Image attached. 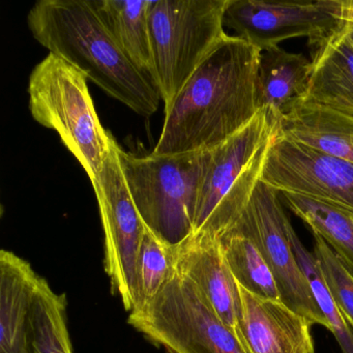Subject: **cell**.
<instances>
[{
  "label": "cell",
  "mask_w": 353,
  "mask_h": 353,
  "mask_svg": "<svg viewBox=\"0 0 353 353\" xmlns=\"http://www.w3.org/2000/svg\"><path fill=\"white\" fill-rule=\"evenodd\" d=\"M288 208L319 235L353 274L352 212L295 194L282 193Z\"/></svg>",
  "instance_id": "obj_20"
},
{
  "label": "cell",
  "mask_w": 353,
  "mask_h": 353,
  "mask_svg": "<svg viewBox=\"0 0 353 353\" xmlns=\"http://www.w3.org/2000/svg\"><path fill=\"white\" fill-rule=\"evenodd\" d=\"M287 234L299 266L309 281L314 297L327 320L330 325L328 330L334 334L342 353H353L352 327L334 303L320 272L315 256L301 243L290 222L287 225Z\"/></svg>",
  "instance_id": "obj_22"
},
{
  "label": "cell",
  "mask_w": 353,
  "mask_h": 353,
  "mask_svg": "<svg viewBox=\"0 0 353 353\" xmlns=\"http://www.w3.org/2000/svg\"><path fill=\"white\" fill-rule=\"evenodd\" d=\"M128 321L167 353H248L193 283L179 272L154 299L131 312Z\"/></svg>",
  "instance_id": "obj_7"
},
{
  "label": "cell",
  "mask_w": 353,
  "mask_h": 353,
  "mask_svg": "<svg viewBox=\"0 0 353 353\" xmlns=\"http://www.w3.org/2000/svg\"><path fill=\"white\" fill-rule=\"evenodd\" d=\"M28 24L51 54L73 65L105 92L143 117L160 106L152 78L125 55L103 21L94 0H40Z\"/></svg>",
  "instance_id": "obj_2"
},
{
  "label": "cell",
  "mask_w": 353,
  "mask_h": 353,
  "mask_svg": "<svg viewBox=\"0 0 353 353\" xmlns=\"http://www.w3.org/2000/svg\"><path fill=\"white\" fill-rule=\"evenodd\" d=\"M260 181L279 194L303 196L353 214V163L297 143L276 129Z\"/></svg>",
  "instance_id": "obj_11"
},
{
  "label": "cell",
  "mask_w": 353,
  "mask_h": 353,
  "mask_svg": "<svg viewBox=\"0 0 353 353\" xmlns=\"http://www.w3.org/2000/svg\"><path fill=\"white\" fill-rule=\"evenodd\" d=\"M40 276L13 252H0V353H30L28 334Z\"/></svg>",
  "instance_id": "obj_14"
},
{
  "label": "cell",
  "mask_w": 353,
  "mask_h": 353,
  "mask_svg": "<svg viewBox=\"0 0 353 353\" xmlns=\"http://www.w3.org/2000/svg\"><path fill=\"white\" fill-rule=\"evenodd\" d=\"M261 50L226 36L202 61L170 106L154 156L208 152L245 129L260 111Z\"/></svg>",
  "instance_id": "obj_1"
},
{
  "label": "cell",
  "mask_w": 353,
  "mask_h": 353,
  "mask_svg": "<svg viewBox=\"0 0 353 353\" xmlns=\"http://www.w3.org/2000/svg\"><path fill=\"white\" fill-rule=\"evenodd\" d=\"M239 339L248 353H315L312 323L282 301L264 299L239 285Z\"/></svg>",
  "instance_id": "obj_12"
},
{
  "label": "cell",
  "mask_w": 353,
  "mask_h": 353,
  "mask_svg": "<svg viewBox=\"0 0 353 353\" xmlns=\"http://www.w3.org/2000/svg\"><path fill=\"white\" fill-rule=\"evenodd\" d=\"M229 0H150L152 81L165 108L226 36Z\"/></svg>",
  "instance_id": "obj_6"
},
{
  "label": "cell",
  "mask_w": 353,
  "mask_h": 353,
  "mask_svg": "<svg viewBox=\"0 0 353 353\" xmlns=\"http://www.w3.org/2000/svg\"><path fill=\"white\" fill-rule=\"evenodd\" d=\"M288 222L278 192L259 181L234 226L251 235L257 243L274 274L281 301L307 318L312 325L319 324L330 330L327 320L320 310L291 247L287 234Z\"/></svg>",
  "instance_id": "obj_9"
},
{
  "label": "cell",
  "mask_w": 353,
  "mask_h": 353,
  "mask_svg": "<svg viewBox=\"0 0 353 353\" xmlns=\"http://www.w3.org/2000/svg\"><path fill=\"white\" fill-rule=\"evenodd\" d=\"M312 73V59L279 46L261 51L258 71L260 109L278 121L305 98Z\"/></svg>",
  "instance_id": "obj_17"
},
{
  "label": "cell",
  "mask_w": 353,
  "mask_h": 353,
  "mask_svg": "<svg viewBox=\"0 0 353 353\" xmlns=\"http://www.w3.org/2000/svg\"><path fill=\"white\" fill-rule=\"evenodd\" d=\"M265 109L241 132L210 150L198 191L193 234L220 239L241 219L261 179L276 134Z\"/></svg>",
  "instance_id": "obj_3"
},
{
  "label": "cell",
  "mask_w": 353,
  "mask_h": 353,
  "mask_svg": "<svg viewBox=\"0 0 353 353\" xmlns=\"http://www.w3.org/2000/svg\"><path fill=\"white\" fill-rule=\"evenodd\" d=\"M352 216H353V214H352Z\"/></svg>",
  "instance_id": "obj_27"
},
{
  "label": "cell",
  "mask_w": 353,
  "mask_h": 353,
  "mask_svg": "<svg viewBox=\"0 0 353 353\" xmlns=\"http://www.w3.org/2000/svg\"><path fill=\"white\" fill-rule=\"evenodd\" d=\"M219 241L237 284L258 296L281 301L274 274L251 235L234 226Z\"/></svg>",
  "instance_id": "obj_21"
},
{
  "label": "cell",
  "mask_w": 353,
  "mask_h": 353,
  "mask_svg": "<svg viewBox=\"0 0 353 353\" xmlns=\"http://www.w3.org/2000/svg\"><path fill=\"white\" fill-rule=\"evenodd\" d=\"M68 301L40 276L28 334L30 353H75L68 328Z\"/></svg>",
  "instance_id": "obj_19"
},
{
  "label": "cell",
  "mask_w": 353,
  "mask_h": 353,
  "mask_svg": "<svg viewBox=\"0 0 353 353\" xmlns=\"http://www.w3.org/2000/svg\"><path fill=\"white\" fill-rule=\"evenodd\" d=\"M94 3L121 50L138 69L152 78L154 57L148 18L150 0H94Z\"/></svg>",
  "instance_id": "obj_18"
},
{
  "label": "cell",
  "mask_w": 353,
  "mask_h": 353,
  "mask_svg": "<svg viewBox=\"0 0 353 353\" xmlns=\"http://www.w3.org/2000/svg\"><path fill=\"white\" fill-rule=\"evenodd\" d=\"M343 0H229L224 24L259 50L305 37L312 47L343 24Z\"/></svg>",
  "instance_id": "obj_10"
},
{
  "label": "cell",
  "mask_w": 353,
  "mask_h": 353,
  "mask_svg": "<svg viewBox=\"0 0 353 353\" xmlns=\"http://www.w3.org/2000/svg\"><path fill=\"white\" fill-rule=\"evenodd\" d=\"M313 47L311 77L301 102L353 117V46L343 24Z\"/></svg>",
  "instance_id": "obj_15"
},
{
  "label": "cell",
  "mask_w": 353,
  "mask_h": 353,
  "mask_svg": "<svg viewBox=\"0 0 353 353\" xmlns=\"http://www.w3.org/2000/svg\"><path fill=\"white\" fill-rule=\"evenodd\" d=\"M117 154L146 228L166 245L179 247L193 234L198 191L210 150L136 157L117 146Z\"/></svg>",
  "instance_id": "obj_5"
},
{
  "label": "cell",
  "mask_w": 353,
  "mask_h": 353,
  "mask_svg": "<svg viewBox=\"0 0 353 353\" xmlns=\"http://www.w3.org/2000/svg\"><path fill=\"white\" fill-rule=\"evenodd\" d=\"M276 123L285 138L353 163V117L299 102Z\"/></svg>",
  "instance_id": "obj_16"
},
{
  "label": "cell",
  "mask_w": 353,
  "mask_h": 353,
  "mask_svg": "<svg viewBox=\"0 0 353 353\" xmlns=\"http://www.w3.org/2000/svg\"><path fill=\"white\" fill-rule=\"evenodd\" d=\"M314 235V256L328 290L353 330V274L347 270L330 245L319 235Z\"/></svg>",
  "instance_id": "obj_24"
},
{
  "label": "cell",
  "mask_w": 353,
  "mask_h": 353,
  "mask_svg": "<svg viewBox=\"0 0 353 353\" xmlns=\"http://www.w3.org/2000/svg\"><path fill=\"white\" fill-rule=\"evenodd\" d=\"M343 28L349 42L353 46V22H343Z\"/></svg>",
  "instance_id": "obj_26"
},
{
  "label": "cell",
  "mask_w": 353,
  "mask_h": 353,
  "mask_svg": "<svg viewBox=\"0 0 353 353\" xmlns=\"http://www.w3.org/2000/svg\"><path fill=\"white\" fill-rule=\"evenodd\" d=\"M113 140L110 154L92 181L98 200L105 236V270L113 294L125 311L139 305L137 260L145 225L136 208Z\"/></svg>",
  "instance_id": "obj_8"
},
{
  "label": "cell",
  "mask_w": 353,
  "mask_h": 353,
  "mask_svg": "<svg viewBox=\"0 0 353 353\" xmlns=\"http://www.w3.org/2000/svg\"><path fill=\"white\" fill-rule=\"evenodd\" d=\"M343 22H353V1L343 0Z\"/></svg>",
  "instance_id": "obj_25"
},
{
  "label": "cell",
  "mask_w": 353,
  "mask_h": 353,
  "mask_svg": "<svg viewBox=\"0 0 353 353\" xmlns=\"http://www.w3.org/2000/svg\"><path fill=\"white\" fill-rule=\"evenodd\" d=\"M28 94L32 117L59 134L94 181L110 154L114 138L103 128L97 114L88 78L49 53L30 74Z\"/></svg>",
  "instance_id": "obj_4"
},
{
  "label": "cell",
  "mask_w": 353,
  "mask_h": 353,
  "mask_svg": "<svg viewBox=\"0 0 353 353\" xmlns=\"http://www.w3.org/2000/svg\"><path fill=\"white\" fill-rule=\"evenodd\" d=\"M176 247L163 243L145 227L138 253L139 305L137 307L145 305L162 290L176 274Z\"/></svg>",
  "instance_id": "obj_23"
},
{
  "label": "cell",
  "mask_w": 353,
  "mask_h": 353,
  "mask_svg": "<svg viewBox=\"0 0 353 353\" xmlns=\"http://www.w3.org/2000/svg\"><path fill=\"white\" fill-rule=\"evenodd\" d=\"M177 272L193 283L219 318L239 338V284L227 263L220 241L192 234L176 247Z\"/></svg>",
  "instance_id": "obj_13"
}]
</instances>
